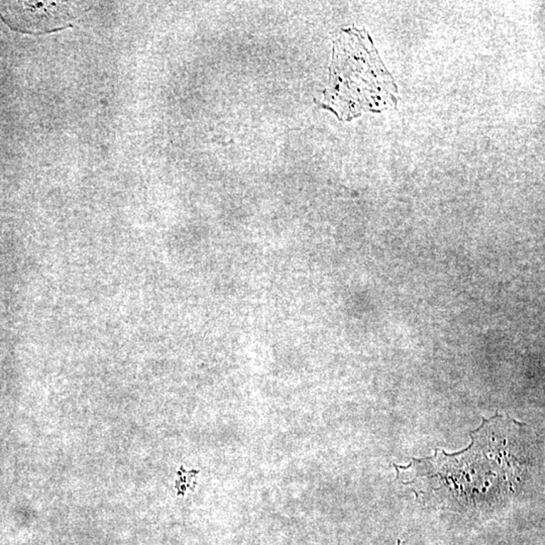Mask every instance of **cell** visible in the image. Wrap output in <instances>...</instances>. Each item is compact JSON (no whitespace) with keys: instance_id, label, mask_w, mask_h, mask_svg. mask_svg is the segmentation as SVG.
<instances>
[{"instance_id":"cell-1","label":"cell","mask_w":545,"mask_h":545,"mask_svg":"<svg viewBox=\"0 0 545 545\" xmlns=\"http://www.w3.org/2000/svg\"><path fill=\"white\" fill-rule=\"evenodd\" d=\"M398 89L365 30H343L334 42L328 87L322 106L339 120L394 108Z\"/></svg>"}]
</instances>
